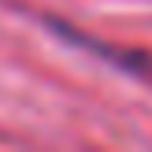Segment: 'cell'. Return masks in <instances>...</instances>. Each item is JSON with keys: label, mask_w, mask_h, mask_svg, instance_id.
<instances>
[{"label": "cell", "mask_w": 152, "mask_h": 152, "mask_svg": "<svg viewBox=\"0 0 152 152\" xmlns=\"http://www.w3.org/2000/svg\"><path fill=\"white\" fill-rule=\"evenodd\" d=\"M48 26H52V30H59V37H67V41H74V45H82V48L96 52V56L108 59L111 67H119V71H126V74H134V78H141L145 86H152V56H148V52H141V48H119V45L93 41L89 34H82V30L67 26V22H59V19H48Z\"/></svg>", "instance_id": "obj_1"}]
</instances>
